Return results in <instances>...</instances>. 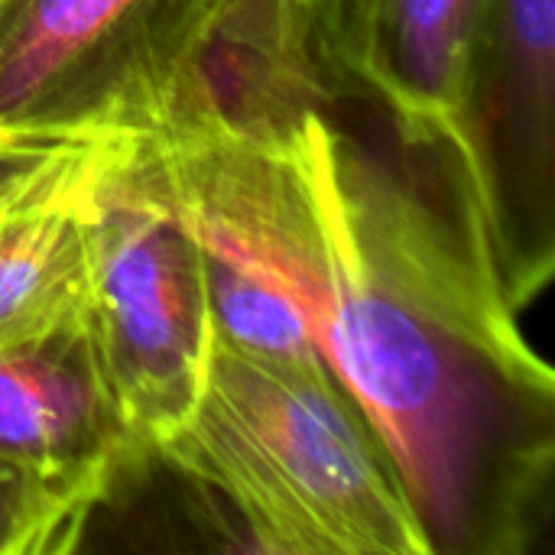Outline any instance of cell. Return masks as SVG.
Listing matches in <instances>:
<instances>
[{
    "label": "cell",
    "instance_id": "4",
    "mask_svg": "<svg viewBox=\"0 0 555 555\" xmlns=\"http://www.w3.org/2000/svg\"><path fill=\"white\" fill-rule=\"evenodd\" d=\"M244 0H0V163L150 137L205 98Z\"/></svg>",
    "mask_w": 555,
    "mask_h": 555
},
{
    "label": "cell",
    "instance_id": "3",
    "mask_svg": "<svg viewBox=\"0 0 555 555\" xmlns=\"http://www.w3.org/2000/svg\"><path fill=\"white\" fill-rule=\"evenodd\" d=\"M481 20L485 0H247L224 46L228 78L241 107L374 111L494 260L475 120Z\"/></svg>",
    "mask_w": 555,
    "mask_h": 555
},
{
    "label": "cell",
    "instance_id": "2",
    "mask_svg": "<svg viewBox=\"0 0 555 555\" xmlns=\"http://www.w3.org/2000/svg\"><path fill=\"white\" fill-rule=\"evenodd\" d=\"M150 465L218 504L247 553L433 555L387 446L322 358L215 341L195 413Z\"/></svg>",
    "mask_w": 555,
    "mask_h": 555
},
{
    "label": "cell",
    "instance_id": "7",
    "mask_svg": "<svg viewBox=\"0 0 555 555\" xmlns=\"http://www.w3.org/2000/svg\"><path fill=\"white\" fill-rule=\"evenodd\" d=\"M137 143L98 137L0 163V348L81 319L101 185Z\"/></svg>",
    "mask_w": 555,
    "mask_h": 555
},
{
    "label": "cell",
    "instance_id": "1",
    "mask_svg": "<svg viewBox=\"0 0 555 555\" xmlns=\"http://www.w3.org/2000/svg\"><path fill=\"white\" fill-rule=\"evenodd\" d=\"M140 146L195 241L302 312L433 555L530 553L553 514L555 374L429 179L325 104L198 101Z\"/></svg>",
    "mask_w": 555,
    "mask_h": 555
},
{
    "label": "cell",
    "instance_id": "10",
    "mask_svg": "<svg viewBox=\"0 0 555 555\" xmlns=\"http://www.w3.org/2000/svg\"><path fill=\"white\" fill-rule=\"evenodd\" d=\"M215 341L263 361L322 358L302 312L263 276L202 247Z\"/></svg>",
    "mask_w": 555,
    "mask_h": 555
},
{
    "label": "cell",
    "instance_id": "5",
    "mask_svg": "<svg viewBox=\"0 0 555 555\" xmlns=\"http://www.w3.org/2000/svg\"><path fill=\"white\" fill-rule=\"evenodd\" d=\"M81 322L117 420L150 462L205 393L215 325L202 244L159 192L140 143L101 185Z\"/></svg>",
    "mask_w": 555,
    "mask_h": 555
},
{
    "label": "cell",
    "instance_id": "8",
    "mask_svg": "<svg viewBox=\"0 0 555 555\" xmlns=\"http://www.w3.org/2000/svg\"><path fill=\"white\" fill-rule=\"evenodd\" d=\"M0 455L120 478L150 465L117 420L81 319L0 348Z\"/></svg>",
    "mask_w": 555,
    "mask_h": 555
},
{
    "label": "cell",
    "instance_id": "9",
    "mask_svg": "<svg viewBox=\"0 0 555 555\" xmlns=\"http://www.w3.org/2000/svg\"><path fill=\"white\" fill-rule=\"evenodd\" d=\"M111 472H46L0 455V555H62L117 491Z\"/></svg>",
    "mask_w": 555,
    "mask_h": 555
},
{
    "label": "cell",
    "instance_id": "6",
    "mask_svg": "<svg viewBox=\"0 0 555 555\" xmlns=\"http://www.w3.org/2000/svg\"><path fill=\"white\" fill-rule=\"evenodd\" d=\"M475 120L498 273L524 312L555 270V0H485Z\"/></svg>",
    "mask_w": 555,
    "mask_h": 555
}]
</instances>
